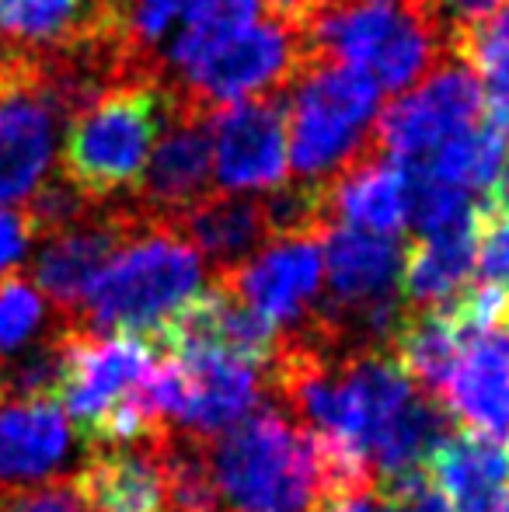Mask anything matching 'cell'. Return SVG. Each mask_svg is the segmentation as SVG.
<instances>
[{"label": "cell", "instance_id": "ac0fdd59", "mask_svg": "<svg viewBox=\"0 0 509 512\" xmlns=\"http://www.w3.org/2000/svg\"><path fill=\"white\" fill-rule=\"evenodd\" d=\"M468 335L454 321L447 307L443 310H405L398 331L391 338V349L398 366L415 387H422L426 398L436 401L443 391L457 356H461Z\"/></svg>", "mask_w": 509, "mask_h": 512}, {"label": "cell", "instance_id": "4fadbf2b", "mask_svg": "<svg viewBox=\"0 0 509 512\" xmlns=\"http://www.w3.org/2000/svg\"><path fill=\"white\" fill-rule=\"evenodd\" d=\"M450 418L468 432L509 439V335L503 328L468 335L443 391L436 394Z\"/></svg>", "mask_w": 509, "mask_h": 512}, {"label": "cell", "instance_id": "30bf717a", "mask_svg": "<svg viewBox=\"0 0 509 512\" xmlns=\"http://www.w3.org/2000/svg\"><path fill=\"white\" fill-rule=\"evenodd\" d=\"M321 237H276L217 279L231 297L283 335L311 317L321 290Z\"/></svg>", "mask_w": 509, "mask_h": 512}, {"label": "cell", "instance_id": "ffe728a7", "mask_svg": "<svg viewBox=\"0 0 509 512\" xmlns=\"http://www.w3.org/2000/svg\"><path fill=\"white\" fill-rule=\"evenodd\" d=\"M70 317L56 314L39 286L21 272L0 276V366L49 338Z\"/></svg>", "mask_w": 509, "mask_h": 512}, {"label": "cell", "instance_id": "277c9868", "mask_svg": "<svg viewBox=\"0 0 509 512\" xmlns=\"http://www.w3.org/2000/svg\"><path fill=\"white\" fill-rule=\"evenodd\" d=\"M171 115L175 98L161 81L129 84L95 98L70 115L60 178L88 199H109L133 189Z\"/></svg>", "mask_w": 509, "mask_h": 512}, {"label": "cell", "instance_id": "8992f818", "mask_svg": "<svg viewBox=\"0 0 509 512\" xmlns=\"http://www.w3.org/2000/svg\"><path fill=\"white\" fill-rule=\"evenodd\" d=\"M307 67L304 46L297 32L283 21H252L210 46L196 49L189 60L178 63L182 81H175V95L199 112L213 115L217 108L265 98L272 88H283L286 81Z\"/></svg>", "mask_w": 509, "mask_h": 512}, {"label": "cell", "instance_id": "5bb4252c", "mask_svg": "<svg viewBox=\"0 0 509 512\" xmlns=\"http://www.w3.org/2000/svg\"><path fill=\"white\" fill-rule=\"evenodd\" d=\"M408 196H412L408 168L370 143L346 171L325 182L328 227L339 220L342 227L398 237L408 223Z\"/></svg>", "mask_w": 509, "mask_h": 512}, {"label": "cell", "instance_id": "d4e9b609", "mask_svg": "<svg viewBox=\"0 0 509 512\" xmlns=\"http://www.w3.org/2000/svg\"><path fill=\"white\" fill-rule=\"evenodd\" d=\"M475 265L485 283L509 293V216H492L478 206Z\"/></svg>", "mask_w": 509, "mask_h": 512}, {"label": "cell", "instance_id": "4316f807", "mask_svg": "<svg viewBox=\"0 0 509 512\" xmlns=\"http://www.w3.org/2000/svg\"><path fill=\"white\" fill-rule=\"evenodd\" d=\"M0 512H91L70 492L67 478L53 485L21 488V492H0Z\"/></svg>", "mask_w": 509, "mask_h": 512}, {"label": "cell", "instance_id": "5b68a950", "mask_svg": "<svg viewBox=\"0 0 509 512\" xmlns=\"http://www.w3.org/2000/svg\"><path fill=\"white\" fill-rule=\"evenodd\" d=\"M286 112V150L300 182H332L374 143L381 88L363 67L307 63Z\"/></svg>", "mask_w": 509, "mask_h": 512}, {"label": "cell", "instance_id": "484cf974", "mask_svg": "<svg viewBox=\"0 0 509 512\" xmlns=\"http://www.w3.org/2000/svg\"><path fill=\"white\" fill-rule=\"evenodd\" d=\"M377 495L387 502L391 512H454L447 495L436 488V481L426 471H412L377 485Z\"/></svg>", "mask_w": 509, "mask_h": 512}, {"label": "cell", "instance_id": "7402d4cb", "mask_svg": "<svg viewBox=\"0 0 509 512\" xmlns=\"http://www.w3.org/2000/svg\"><path fill=\"white\" fill-rule=\"evenodd\" d=\"M457 60L485 77V105H489V126L509 140V39H499L489 28H471L461 35L454 49Z\"/></svg>", "mask_w": 509, "mask_h": 512}, {"label": "cell", "instance_id": "8fae6325", "mask_svg": "<svg viewBox=\"0 0 509 512\" xmlns=\"http://www.w3.org/2000/svg\"><path fill=\"white\" fill-rule=\"evenodd\" d=\"M63 108L42 84V70L0 88V203L28 199L46 178Z\"/></svg>", "mask_w": 509, "mask_h": 512}, {"label": "cell", "instance_id": "ba28073f", "mask_svg": "<svg viewBox=\"0 0 509 512\" xmlns=\"http://www.w3.org/2000/svg\"><path fill=\"white\" fill-rule=\"evenodd\" d=\"M171 98H175V115L164 126V133L157 136L154 150L143 164V175L129 189V199L154 223L175 227L192 206L210 196L213 147L210 136H206L210 115L182 102L175 88H171Z\"/></svg>", "mask_w": 509, "mask_h": 512}, {"label": "cell", "instance_id": "cb8c5ba5", "mask_svg": "<svg viewBox=\"0 0 509 512\" xmlns=\"http://www.w3.org/2000/svg\"><path fill=\"white\" fill-rule=\"evenodd\" d=\"M119 32L140 56H154V46L178 14H189L196 0H109Z\"/></svg>", "mask_w": 509, "mask_h": 512}, {"label": "cell", "instance_id": "f546056e", "mask_svg": "<svg viewBox=\"0 0 509 512\" xmlns=\"http://www.w3.org/2000/svg\"><path fill=\"white\" fill-rule=\"evenodd\" d=\"M321 512H391V509H387V502L377 492H367V495H353V499L332 502V506H325Z\"/></svg>", "mask_w": 509, "mask_h": 512}, {"label": "cell", "instance_id": "83f0119b", "mask_svg": "<svg viewBox=\"0 0 509 512\" xmlns=\"http://www.w3.org/2000/svg\"><path fill=\"white\" fill-rule=\"evenodd\" d=\"M28 241H32V230L25 223V213L0 206V276H7L25 258Z\"/></svg>", "mask_w": 509, "mask_h": 512}, {"label": "cell", "instance_id": "e0dca14e", "mask_svg": "<svg viewBox=\"0 0 509 512\" xmlns=\"http://www.w3.org/2000/svg\"><path fill=\"white\" fill-rule=\"evenodd\" d=\"M175 230L196 248L199 258L213 265L217 279L252 258L269 237L262 203L248 196H227V192H210L175 223Z\"/></svg>", "mask_w": 509, "mask_h": 512}, {"label": "cell", "instance_id": "4dcf8cb0", "mask_svg": "<svg viewBox=\"0 0 509 512\" xmlns=\"http://www.w3.org/2000/svg\"><path fill=\"white\" fill-rule=\"evenodd\" d=\"M482 209H485V213H492V216H509V164L499 171L496 182H492L489 203H485Z\"/></svg>", "mask_w": 509, "mask_h": 512}, {"label": "cell", "instance_id": "d6986e66", "mask_svg": "<svg viewBox=\"0 0 509 512\" xmlns=\"http://www.w3.org/2000/svg\"><path fill=\"white\" fill-rule=\"evenodd\" d=\"M506 154H509L506 136L496 133L489 122H475V126L450 136L447 143H440L426 161L412 164L408 171H422V175L454 185L461 192H475V189H492L499 171L506 168Z\"/></svg>", "mask_w": 509, "mask_h": 512}, {"label": "cell", "instance_id": "9c48e42d", "mask_svg": "<svg viewBox=\"0 0 509 512\" xmlns=\"http://www.w3.org/2000/svg\"><path fill=\"white\" fill-rule=\"evenodd\" d=\"M213 175L220 192L248 196L272 192L290 175L286 150V105L279 98H248L210 115Z\"/></svg>", "mask_w": 509, "mask_h": 512}, {"label": "cell", "instance_id": "2e32d148", "mask_svg": "<svg viewBox=\"0 0 509 512\" xmlns=\"http://www.w3.org/2000/svg\"><path fill=\"white\" fill-rule=\"evenodd\" d=\"M478 220L454 230L422 234L412 248H405L401 262V307L405 310H443L468 286L475 269Z\"/></svg>", "mask_w": 509, "mask_h": 512}, {"label": "cell", "instance_id": "6da1fadb", "mask_svg": "<svg viewBox=\"0 0 509 512\" xmlns=\"http://www.w3.org/2000/svg\"><path fill=\"white\" fill-rule=\"evenodd\" d=\"M150 338L109 335L84 324L63 331V370L56 401L91 446H126L164 432L150 401V377L157 370Z\"/></svg>", "mask_w": 509, "mask_h": 512}, {"label": "cell", "instance_id": "7c38bea8", "mask_svg": "<svg viewBox=\"0 0 509 512\" xmlns=\"http://www.w3.org/2000/svg\"><path fill=\"white\" fill-rule=\"evenodd\" d=\"M161 436L126 446H91L88 460L67 474V485L91 512H164Z\"/></svg>", "mask_w": 509, "mask_h": 512}, {"label": "cell", "instance_id": "f1b7e54d", "mask_svg": "<svg viewBox=\"0 0 509 512\" xmlns=\"http://www.w3.org/2000/svg\"><path fill=\"white\" fill-rule=\"evenodd\" d=\"M318 4H321V0H265V7H269V18L283 21L290 32H297V28L311 18Z\"/></svg>", "mask_w": 509, "mask_h": 512}, {"label": "cell", "instance_id": "44dd1931", "mask_svg": "<svg viewBox=\"0 0 509 512\" xmlns=\"http://www.w3.org/2000/svg\"><path fill=\"white\" fill-rule=\"evenodd\" d=\"M84 14V0H0V35L28 49H49L70 39Z\"/></svg>", "mask_w": 509, "mask_h": 512}, {"label": "cell", "instance_id": "7a4b0ae2", "mask_svg": "<svg viewBox=\"0 0 509 512\" xmlns=\"http://www.w3.org/2000/svg\"><path fill=\"white\" fill-rule=\"evenodd\" d=\"M220 512H321L314 439L283 408L258 405L234 429L206 443Z\"/></svg>", "mask_w": 509, "mask_h": 512}, {"label": "cell", "instance_id": "603a6c76", "mask_svg": "<svg viewBox=\"0 0 509 512\" xmlns=\"http://www.w3.org/2000/svg\"><path fill=\"white\" fill-rule=\"evenodd\" d=\"M262 0H196L185 14V28L168 49V67H178L189 60L196 49L210 46V42L224 39V35L238 32V28L252 25Z\"/></svg>", "mask_w": 509, "mask_h": 512}, {"label": "cell", "instance_id": "3957f363", "mask_svg": "<svg viewBox=\"0 0 509 512\" xmlns=\"http://www.w3.org/2000/svg\"><path fill=\"white\" fill-rule=\"evenodd\" d=\"M203 293V258L175 227L129 237L91 283L77 324L109 335L161 338V331Z\"/></svg>", "mask_w": 509, "mask_h": 512}, {"label": "cell", "instance_id": "52a82bcc", "mask_svg": "<svg viewBox=\"0 0 509 512\" xmlns=\"http://www.w3.org/2000/svg\"><path fill=\"white\" fill-rule=\"evenodd\" d=\"M482 112V84L457 56L440 60L415 88L398 95L374 122V147L391 161L422 164L440 143L475 126Z\"/></svg>", "mask_w": 509, "mask_h": 512}, {"label": "cell", "instance_id": "9a60e30c", "mask_svg": "<svg viewBox=\"0 0 509 512\" xmlns=\"http://www.w3.org/2000/svg\"><path fill=\"white\" fill-rule=\"evenodd\" d=\"M426 474L454 512H509V453L496 439L450 432L426 460Z\"/></svg>", "mask_w": 509, "mask_h": 512}]
</instances>
